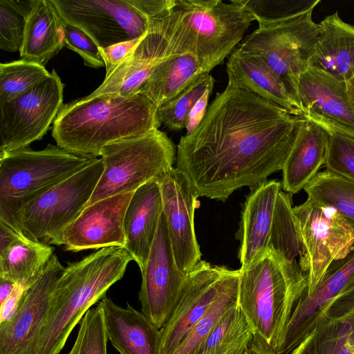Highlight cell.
Wrapping results in <instances>:
<instances>
[{"label": "cell", "mask_w": 354, "mask_h": 354, "mask_svg": "<svg viewBox=\"0 0 354 354\" xmlns=\"http://www.w3.org/2000/svg\"><path fill=\"white\" fill-rule=\"evenodd\" d=\"M149 20L168 14L173 8L176 0H131Z\"/></svg>", "instance_id": "42"}, {"label": "cell", "mask_w": 354, "mask_h": 354, "mask_svg": "<svg viewBox=\"0 0 354 354\" xmlns=\"http://www.w3.org/2000/svg\"><path fill=\"white\" fill-rule=\"evenodd\" d=\"M328 141V131L304 118L281 170L286 192L298 193L317 174L325 165Z\"/></svg>", "instance_id": "26"}, {"label": "cell", "mask_w": 354, "mask_h": 354, "mask_svg": "<svg viewBox=\"0 0 354 354\" xmlns=\"http://www.w3.org/2000/svg\"><path fill=\"white\" fill-rule=\"evenodd\" d=\"M64 46L62 18L50 0H39L26 19L20 59L45 66Z\"/></svg>", "instance_id": "27"}, {"label": "cell", "mask_w": 354, "mask_h": 354, "mask_svg": "<svg viewBox=\"0 0 354 354\" xmlns=\"http://www.w3.org/2000/svg\"><path fill=\"white\" fill-rule=\"evenodd\" d=\"M354 287V249L333 263L323 280L309 295L304 294L295 305L283 342L277 354H288L313 327L322 311L335 299Z\"/></svg>", "instance_id": "19"}, {"label": "cell", "mask_w": 354, "mask_h": 354, "mask_svg": "<svg viewBox=\"0 0 354 354\" xmlns=\"http://www.w3.org/2000/svg\"><path fill=\"white\" fill-rule=\"evenodd\" d=\"M245 354H276L269 344L259 334L255 333L254 337L249 344Z\"/></svg>", "instance_id": "44"}, {"label": "cell", "mask_w": 354, "mask_h": 354, "mask_svg": "<svg viewBox=\"0 0 354 354\" xmlns=\"http://www.w3.org/2000/svg\"><path fill=\"white\" fill-rule=\"evenodd\" d=\"M313 10L259 26L237 47L259 56L284 80L298 102L299 77L309 68V61L321 32L319 24L313 20Z\"/></svg>", "instance_id": "9"}, {"label": "cell", "mask_w": 354, "mask_h": 354, "mask_svg": "<svg viewBox=\"0 0 354 354\" xmlns=\"http://www.w3.org/2000/svg\"><path fill=\"white\" fill-rule=\"evenodd\" d=\"M27 18L0 1V48L20 51Z\"/></svg>", "instance_id": "39"}, {"label": "cell", "mask_w": 354, "mask_h": 354, "mask_svg": "<svg viewBox=\"0 0 354 354\" xmlns=\"http://www.w3.org/2000/svg\"><path fill=\"white\" fill-rule=\"evenodd\" d=\"M61 18L100 48L142 37L150 20L131 0H50Z\"/></svg>", "instance_id": "12"}, {"label": "cell", "mask_w": 354, "mask_h": 354, "mask_svg": "<svg viewBox=\"0 0 354 354\" xmlns=\"http://www.w3.org/2000/svg\"><path fill=\"white\" fill-rule=\"evenodd\" d=\"M100 156L104 170L86 207L159 182L174 167L176 150L165 132L154 129L113 142L103 148Z\"/></svg>", "instance_id": "6"}, {"label": "cell", "mask_w": 354, "mask_h": 354, "mask_svg": "<svg viewBox=\"0 0 354 354\" xmlns=\"http://www.w3.org/2000/svg\"><path fill=\"white\" fill-rule=\"evenodd\" d=\"M102 158L37 193L0 197V222L21 236L47 245H62L64 230L83 212L103 172Z\"/></svg>", "instance_id": "5"}, {"label": "cell", "mask_w": 354, "mask_h": 354, "mask_svg": "<svg viewBox=\"0 0 354 354\" xmlns=\"http://www.w3.org/2000/svg\"><path fill=\"white\" fill-rule=\"evenodd\" d=\"M174 8L203 73L235 50L254 21L239 0H176Z\"/></svg>", "instance_id": "7"}, {"label": "cell", "mask_w": 354, "mask_h": 354, "mask_svg": "<svg viewBox=\"0 0 354 354\" xmlns=\"http://www.w3.org/2000/svg\"><path fill=\"white\" fill-rule=\"evenodd\" d=\"M132 260L125 248L108 247L64 268L32 354H59L77 324L123 277Z\"/></svg>", "instance_id": "3"}, {"label": "cell", "mask_w": 354, "mask_h": 354, "mask_svg": "<svg viewBox=\"0 0 354 354\" xmlns=\"http://www.w3.org/2000/svg\"><path fill=\"white\" fill-rule=\"evenodd\" d=\"M240 271L232 277L205 314L185 335L172 354H198L221 317L237 303Z\"/></svg>", "instance_id": "32"}, {"label": "cell", "mask_w": 354, "mask_h": 354, "mask_svg": "<svg viewBox=\"0 0 354 354\" xmlns=\"http://www.w3.org/2000/svg\"><path fill=\"white\" fill-rule=\"evenodd\" d=\"M0 1L28 18L39 0H0Z\"/></svg>", "instance_id": "45"}, {"label": "cell", "mask_w": 354, "mask_h": 354, "mask_svg": "<svg viewBox=\"0 0 354 354\" xmlns=\"http://www.w3.org/2000/svg\"><path fill=\"white\" fill-rule=\"evenodd\" d=\"M159 183L174 259L180 270L187 274L201 260L194 221L199 196L187 176L176 167Z\"/></svg>", "instance_id": "15"}, {"label": "cell", "mask_w": 354, "mask_h": 354, "mask_svg": "<svg viewBox=\"0 0 354 354\" xmlns=\"http://www.w3.org/2000/svg\"><path fill=\"white\" fill-rule=\"evenodd\" d=\"M297 95L304 118L354 138V106L346 82L309 67L299 77Z\"/></svg>", "instance_id": "17"}, {"label": "cell", "mask_w": 354, "mask_h": 354, "mask_svg": "<svg viewBox=\"0 0 354 354\" xmlns=\"http://www.w3.org/2000/svg\"><path fill=\"white\" fill-rule=\"evenodd\" d=\"M142 38L120 42L106 48H100L105 64V78L111 75L132 53Z\"/></svg>", "instance_id": "40"}, {"label": "cell", "mask_w": 354, "mask_h": 354, "mask_svg": "<svg viewBox=\"0 0 354 354\" xmlns=\"http://www.w3.org/2000/svg\"><path fill=\"white\" fill-rule=\"evenodd\" d=\"M281 182L267 180L252 189L243 205L239 259L241 266L250 264L268 246Z\"/></svg>", "instance_id": "21"}, {"label": "cell", "mask_w": 354, "mask_h": 354, "mask_svg": "<svg viewBox=\"0 0 354 354\" xmlns=\"http://www.w3.org/2000/svg\"><path fill=\"white\" fill-rule=\"evenodd\" d=\"M53 255V248L19 236L0 252V277L14 283L35 282Z\"/></svg>", "instance_id": "29"}, {"label": "cell", "mask_w": 354, "mask_h": 354, "mask_svg": "<svg viewBox=\"0 0 354 354\" xmlns=\"http://www.w3.org/2000/svg\"><path fill=\"white\" fill-rule=\"evenodd\" d=\"M237 270L201 260L187 272L178 304L160 329V354H172L175 351Z\"/></svg>", "instance_id": "14"}, {"label": "cell", "mask_w": 354, "mask_h": 354, "mask_svg": "<svg viewBox=\"0 0 354 354\" xmlns=\"http://www.w3.org/2000/svg\"><path fill=\"white\" fill-rule=\"evenodd\" d=\"M19 236L13 228L7 224L0 222V252L3 251Z\"/></svg>", "instance_id": "46"}, {"label": "cell", "mask_w": 354, "mask_h": 354, "mask_svg": "<svg viewBox=\"0 0 354 354\" xmlns=\"http://www.w3.org/2000/svg\"><path fill=\"white\" fill-rule=\"evenodd\" d=\"M288 354H354V287L322 311Z\"/></svg>", "instance_id": "20"}, {"label": "cell", "mask_w": 354, "mask_h": 354, "mask_svg": "<svg viewBox=\"0 0 354 354\" xmlns=\"http://www.w3.org/2000/svg\"><path fill=\"white\" fill-rule=\"evenodd\" d=\"M304 189L307 198L335 209L354 223V180L324 170L318 172Z\"/></svg>", "instance_id": "31"}, {"label": "cell", "mask_w": 354, "mask_h": 354, "mask_svg": "<svg viewBox=\"0 0 354 354\" xmlns=\"http://www.w3.org/2000/svg\"><path fill=\"white\" fill-rule=\"evenodd\" d=\"M292 211L301 244L298 263L307 275L304 294L309 295L329 267L354 249V223L335 209L308 198Z\"/></svg>", "instance_id": "8"}, {"label": "cell", "mask_w": 354, "mask_h": 354, "mask_svg": "<svg viewBox=\"0 0 354 354\" xmlns=\"http://www.w3.org/2000/svg\"><path fill=\"white\" fill-rule=\"evenodd\" d=\"M64 87L53 69L42 82L0 102V152L28 147L46 134L64 105Z\"/></svg>", "instance_id": "10"}, {"label": "cell", "mask_w": 354, "mask_h": 354, "mask_svg": "<svg viewBox=\"0 0 354 354\" xmlns=\"http://www.w3.org/2000/svg\"><path fill=\"white\" fill-rule=\"evenodd\" d=\"M319 25L321 32L309 67L348 82L354 77V26L344 21L337 11L326 16Z\"/></svg>", "instance_id": "25"}, {"label": "cell", "mask_w": 354, "mask_h": 354, "mask_svg": "<svg viewBox=\"0 0 354 354\" xmlns=\"http://www.w3.org/2000/svg\"><path fill=\"white\" fill-rule=\"evenodd\" d=\"M213 88L208 89L192 109L186 124L187 133H191L203 119L207 109V102Z\"/></svg>", "instance_id": "43"}, {"label": "cell", "mask_w": 354, "mask_h": 354, "mask_svg": "<svg viewBox=\"0 0 354 354\" xmlns=\"http://www.w3.org/2000/svg\"><path fill=\"white\" fill-rule=\"evenodd\" d=\"M214 77L204 73L173 98L158 108V117L171 131H180L186 127L189 115L198 100L209 88H213Z\"/></svg>", "instance_id": "33"}, {"label": "cell", "mask_w": 354, "mask_h": 354, "mask_svg": "<svg viewBox=\"0 0 354 354\" xmlns=\"http://www.w3.org/2000/svg\"><path fill=\"white\" fill-rule=\"evenodd\" d=\"M347 86L349 95L354 106V77L348 82H347Z\"/></svg>", "instance_id": "48"}, {"label": "cell", "mask_w": 354, "mask_h": 354, "mask_svg": "<svg viewBox=\"0 0 354 354\" xmlns=\"http://www.w3.org/2000/svg\"><path fill=\"white\" fill-rule=\"evenodd\" d=\"M64 268L53 254L38 279L26 292L14 317L0 325V354L33 353Z\"/></svg>", "instance_id": "16"}, {"label": "cell", "mask_w": 354, "mask_h": 354, "mask_svg": "<svg viewBox=\"0 0 354 354\" xmlns=\"http://www.w3.org/2000/svg\"><path fill=\"white\" fill-rule=\"evenodd\" d=\"M162 213L158 181L149 182L133 192L124 218V248L140 271L147 263Z\"/></svg>", "instance_id": "24"}, {"label": "cell", "mask_w": 354, "mask_h": 354, "mask_svg": "<svg viewBox=\"0 0 354 354\" xmlns=\"http://www.w3.org/2000/svg\"><path fill=\"white\" fill-rule=\"evenodd\" d=\"M98 304L108 339L120 354H160V329L141 311L128 302L122 308L106 297Z\"/></svg>", "instance_id": "23"}, {"label": "cell", "mask_w": 354, "mask_h": 354, "mask_svg": "<svg viewBox=\"0 0 354 354\" xmlns=\"http://www.w3.org/2000/svg\"><path fill=\"white\" fill-rule=\"evenodd\" d=\"M107 341L102 308L97 304L82 318L76 339L68 354H107Z\"/></svg>", "instance_id": "36"}, {"label": "cell", "mask_w": 354, "mask_h": 354, "mask_svg": "<svg viewBox=\"0 0 354 354\" xmlns=\"http://www.w3.org/2000/svg\"><path fill=\"white\" fill-rule=\"evenodd\" d=\"M228 82L303 118L301 106L284 80L259 56L236 48L226 64Z\"/></svg>", "instance_id": "22"}, {"label": "cell", "mask_w": 354, "mask_h": 354, "mask_svg": "<svg viewBox=\"0 0 354 354\" xmlns=\"http://www.w3.org/2000/svg\"><path fill=\"white\" fill-rule=\"evenodd\" d=\"M50 72L33 62L19 59L0 64V102H7L47 78Z\"/></svg>", "instance_id": "34"}, {"label": "cell", "mask_w": 354, "mask_h": 354, "mask_svg": "<svg viewBox=\"0 0 354 354\" xmlns=\"http://www.w3.org/2000/svg\"><path fill=\"white\" fill-rule=\"evenodd\" d=\"M304 118L230 82L176 148V168L198 196L225 201L282 170Z\"/></svg>", "instance_id": "1"}, {"label": "cell", "mask_w": 354, "mask_h": 354, "mask_svg": "<svg viewBox=\"0 0 354 354\" xmlns=\"http://www.w3.org/2000/svg\"><path fill=\"white\" fill-rule=\"evenodd\" d=\"M328 132L326 170L354 180V138Z\"/></svg>", "instance_id": "37"}, {"label": "cell", "mask_w": 354, "mask_h": 354, "mask_svg": "<svg viewBox=\"0 0 354 354\" xmlns=\"http://www.w3.org/2000/svg\"><path fill=\"white\" fill-rule=\"evenodd\" d=\"M15 283L6 278L0 277V305L9 297Z\"/></svg>", "instance_id": "47"}, {"label": "cell", "mask_w": 354, "mask_h": 354, "mask_svg": "<svg viewBox=\"0 0 354 354\" xmlns=\"http://www.w3.org/2000/svg\"><path fill=\"white\" fill-rule=\"evenodd\" d=\"M62 20L65 46L77 53L86 66L96 68L105 66L100 47L93 39L80 28Z\"/></svg>", "instance_id": "38"}, {"label": "cell", "mask_w": 354, "mask_h": 354, "mask_svg": "<svg viewBox=\"0 0 354 354\" xmlns=\"http://www.w3.org/2000/svg\"><path fill=\"white\" fill-rule=\"evenodd\" d=\"M160 125L158 107L145 95L104 94L64 104L52 136L60 148L91 159L113 142L158 129Z\"/></svg>", "instance_id": "2"}, {"label": "cell", "mask_w": 354, "mask_h": 354, "mask_svg": "<svg viewBox=\"0 0 354 354\" xmlns=\"http://www.w3.org/2000/svg\"><path fill=\"white\" fill-rule=\"evenodd\" d=\"M133 192L117 194L85 207L64 231L66 250L125 247L124 218Z\"/></svg>", "instance_id": "18"}, {"label": "cell", "mask_w": 354, "mask_h": 354, "mask_svg": "<svg viewBox=\"0 0 354 354\" xmlns=\"http://www.w3.org/2000/svg\"><path fill=\"white\" fill-rule=\"evenodd\" d=\"M203 73L193 54L172 55L156 66L138 93L149 98L158 108Z\"/></svg>", "instance_id": "28"}, {"label": "cell", "mask_w": 354, "mask_h": 354, "mask_svg": "<svg viewBox=\"0 0 354 354\" xmlns=\"http://www.w3.org/2000/svg\"><path fill=\"white\" fill-rule=\"evenodd\" d=\"M90 160L51 144L39 151L28 147L0 152V197L36 194L82 169Z\"/></svg>", "instance_id": "11"}, {"label": "cell", "mask_w": 354, "mask_h": 354, "mask_svg": "<svg viewBox=\"0 0 354 354\" xmlns=\"http://www.w3.org/2000/svg\"><path fill=\"white\" fill-rule=\"evenodd\" d=\"M239 271L237 304L277 354L294 308L307 288V275L298 261L270 248Z\"/></svg>", "instance_id": "4"}, {"label": "cell", "mask_w": 354, "mask_h": 354, "mask_svg": "<svg viewBox=\"0 0 354 354\" xmlns=\"http://www.w3.org/2000/svg\"><path fill=\"white\" fill-rule=\"evenodd\" d=\"M35 282L15 283L9 297L0 305V325L8 322L14 317L26 292Z\"/></svg>", "instance_id": "41"}, {"label": "cell", "mask_w": 354, "mask_h": 354, "mask_svg": "<svg viewBox=\"0 0 354 354\" xmlns=\"http://www.w3.org/2000/svg\"><path fill=\"white\" fill-rule=\"evenodd\" d=\"M255 330L237 303L221 317L198 354H245Z\"/></svg>", "instance_id": "30"}, {"label": "cell", "mask_w": 354, "mask_h": 354, "mask_svg": "<svg viewBox=\"0 0 354 354\" xmlns=\"http://www.w3.org/2000/svg\"><path fill=\"white\" fill-rule=\"evenodd\" d=\"M259 26L283 21L315 9L319 0H239Z\"/></svg>", "instance_id": "35"}, {"label": "cell", "mask_w": 354, "mask_h": 354, "mask_svg": "<svg viewBox=\"0 0 354 354\" xmlns=\"http://www.w3.org/2000/svg\"><path fill=\"white\" fill-rule=\"evenodd\" d=\"M140 272L141 312L162 329L178 304L187 274L175 261L163 212L147 263Z\"/></svg>", "instance_id": "13"}]
</instances>
